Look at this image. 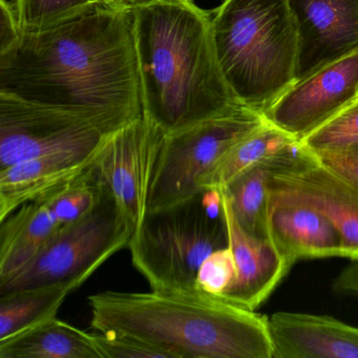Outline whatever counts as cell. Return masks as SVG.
Segmentation results:
<instances>
[{"instance_id": "5bb4252c", "label": "cell", "mask_w": 358, "mask_h": 358, "mask_svg": "<svg viewBox=\"0 0 358 358\" xmlns=\"http://www.w3.org/2000/svg\"><path fill=\"white\" fill-rule=\"evenodd\" d=\"M273 358H358V328L327 315L276 312L269 317Z\"/></svg>"}, {"instance_id": "277c9868", "label": "cell", "mask_w": 358, "mask_h": 358, "mask_svg": "<svg viewBox=\"0 0 358 358\" xmlns=\"http://www.w3.org/2000/svg\"><path fill=\"white\" fill-rule=\"evenodd\" d=\"M213 30L234 97L264 116L296 81L297 31L288 0H224Z\"/></svg>"}, {"instance_id": "ffe728a7", "label": "cell", "mask_w": 358, "mask_h": 358, "mask_svg": "<svg viewBox=\"0 0 358 358\" xmlns=\"http://www.w3.org/2000/svg\"><path fill=\"white\" fill-rule=\"evenodd\" d=\"M299 142L292 136L266 122L221 159L200 181L202 190L220 189L247 169L278 156Z\"/></svg>"}, {"instance_id": "8992f818", "label": "cell", "mask_w": 358, "mask_h": 358, "mask_svg": "<svg viewBox=\"0 0 358 358\" xmlns=\"http://www.w3.org/2000/svg\"><path fill=\"white\" fill-rule=\"evenodd\" d=\"M131 236L116 201L101 186L99 199L85 215L62 226L20 271L0 280V295L57 282L79 288L115 253L129 247Z\"/></svg>"}, {"instance_id": "44dd1931", "label": "cell", "mask_w": 358, "mask_h": 358, "mask_svg": "<svg viewBox=\"0 0 358 358\" xmlns=\"http://www.w3.org/2000/svg\"><path fill=\"white\" fill-rule=\"evenodd\" d=\"M77 289L71 282H57L0 295V339L57 315L66 297Z\"/></svg>"}, {"instance_id": "9a60e30c", "label": "cell", "mask_w": 358, "mask_h": 358, "mask_svg": "<svg viewBox=\"0 0 358 358\" xmlns=\"http://www.w3.org/2000/svg\"><path fill=\"white\" fill-rule=\"evenodd\" d=\"M269 240L294 265L299 259L343 257V236L329 217L306 205L269 202Z\"/></svg>"}, {"instance_id": "4fadbf2b", "label": "cell", "mask_w": 358, "mask_h": 358, "mask_svg": "<svg viewBox=\"0 0 358 358\" xmlns=\"http://www.w3.org/2000/svg\"><path fill=\"white\" fill-rule=\"evenodd\" d=\"M219 190L227 228L228 246L236 266V280L220 299L255 311L267 301L292 266L270 241L255 238L241 227L227 196L223 190Z\"/></svg>"}, {"instance_id": "d4e9b609", "label": "cell", "mask_w": 358, "mask_h": 358, "mask_svg": "<svg viewBox=\"0 0 358 358\" xmlns=\"http://www.w3.org/2000/svg\"><path fill=\"white\" fill-rule=\"evenodd\" d=\"M101 358H169L165 352L137 337L122 333H93Z\"/></svg>"}, {"instance_id": "ac0fdd59", "label": "cell", "mask_w": 358, "mask_h": 358, "mask_svg": "<svg viewBox=\"0 0 358 358\" xmlns=\"http://www.w3.org/2000/svg\"><path fill=\"white\" fill-rule=\"evenodd\" d=\"M0 358H101L93 333L56 316L0 339Z\"/></svg>"}, {"instance_id": "2e32d148", "label": "cell", "mask_w": 358, "mask_h": 358, "mask_svg": "<svg viewBox=\"0 0 358 358\" xmlns=\"http://www.w3.org/2000/svg\"><path fill=\"white\" fill-rule=\"evenodd\" d=\"M98 148L53 152L0 169V222L26 203L85 173Z\"/></svg>"}, {"instance_id": "7a4b0ae2", "label": "cell", "mask_w": 358, "mask_h": 358, "mask_svg": "<svg viewBox=\"0 0 358 358\" xmlns=\"http://www.w3.org/2000/svg\"><path fill=\"white\" fill-rule=\"evenodd\" d=\"M131 9L143 117L169 135L243 106L222 72L208 12L194 0Z\"/></svg>"}, {"instance_id": "4316f807", "label": "cell", "mask_w": 358, "mask_h": 358, "mask_svg": "<svg viewBox=\"0 0 358 358\" xmlns=\"http://www.w3.org/2000/svg\"><path fill=\"white\" fill-rule=\"evenodd\" d=\"M13 3L0 0V54L11 49L22 36Z\"/></svg>"}, {"instance_id": "484cf974", "label": "cell", "mask_w": 358, "mask_h": 358, "mask_svg": "<svg viewBox=\"0 0 358 358\" xmlns=\"http://www.w3.org/2000/svg\"><path fill=\"white\" fill-rule=\"evenodd\" d=\"M320 162L358 185V150L315 152Z\"/></svg>"}, {"instance_id": "e0dca14e", "label": "cell", "mask_w": 358, "mask_h": 358, "mask_svg": "<svg viewBox=\"0 0 358 358\" xmlns=\"http://www.w3.org/2000/svg\"><path fill=\"white\" fill-rule=\"evenodd\" d=\"M62 227L45 196L0 222V280L20 271Z\"/></svg>"}, {"instance_id": "7402d4cb", "label": "cell", "mask_w": 358, "mask_h": 358, "mask_svg": "<svg viewBox=\"0 0 358 358\" xmlns=\"http://www.w3.org/2000/svg\"><path fill=\"white\" fill-rule=\"evenodd\" d=\"M113 0H13L22 32H41L80 17Z\"/></svg>"}, {"instance_id": "83f0119b", "label": "cell", "mask_w": 358, "mask_h": 358, "mask_svg": "<svg viewBox=\"0 0 358 358\" xmlns=\"http://www.w3.org/2000/svg\"><path fill=\"white\" fill-rule=\"evenodd\" d=\"M332 290L338 294L358 296V259H352V263L333 280Z\"/></svg>"}, {"instance_id": "f546056e", "label": "cell", "mask_w": 358, "mask_h": 358, "mask_svg": "<svg viewBox=\"0 0 358 358\" xmlns=\"http://www.w3.org/2000/svg\"><path fill=\"white\" fill-rule=\"evenodd\" d=\"M356 148V150H358V146H355V148ZM350 150H351V148H350Z\"/></svg>"}, {"instance_id": "f1b7e54d", "label": "cell", "mask_w": 358, "mask_h": 358, "mask_svg": "<svg viewBox=\"0 0 358 358\" xmlns=\"http://www.w3.org/2000/svg\"><path fill=\"white\" fill-rule=\"evenodd\" d=\"M119 1H123V3H137V1H140V0H119Z\"/></svg>"}, {"instance_id": "52a82bcc", "label": "cell", "mask_w": 358, "mask_h": 358, "mask_svg": "<svg viewBox=\"0 0 358 358\" xmlns=\"http://www.w3.org/2000/svg\"><path fill=\"white\" fill-rule=\"evenodd\" d=\"M265 122L263 115L240 106L165 135L155 169L148 210L169 206L205 192L200 188L201 179Z\"/></svg>"}, {"instance_id": "ba28073f", "label": "cell", "mask_w": 358, "mask_h": 358, "mask_svg": "<svg viewBox=\"0 0 358 358\" xmlns=\"http://www.w3.org/2000/svg\"><path fill=\"white\" fill-rule=\"evenodd\" d=\"M165 135L158 125L141 117L108 134L92 164L94 176L112 194L133 234L148 210Z\"/></svg>"}, {"instance_id": "7c38bea8", "label": "cell", "mask_w": 358, "mask_h": 358, "mask_svg": "<svg viewBox=\"0 0 358 358\" xmlns=\"http://www.w3.org/2000/svg\"><path fill=\"white\" fill-rule=\"evenodd\" d=\"M297 31L295 83L358 52V0H288Z\"/></svg>"}, {"instance_id": "3957f363", "label": "cell", "mask_w": 358, "mask_h": 358, "mask_svg": "<svg viewBox=\"0 0 358 358\" xmlns=\"http://www.w3.org/2000/svg\"><path fill=\"white\" fill-rule=\"evenodd\" d=\"M91 327L137 337L169 358H273L269 317L199 291L87 297Z\"/></svg>"}, {"instance_id": "5b68a950", "label": "cell", "mask_w": 358, "mask_h": 358, "mask_svg": "<svg viewBox=\"0 0 358 358\" xmlns=\"http://www.w3.org/2000/svg\"><path fill=\"white\" fill-rule=\"evenodd\" d=\"M227 246L219 189L148 210L129 244L134 267L152 290L165 292L196 291L194 282L204 259Z\"/></svg>"}, {"instance_id": "30bf717a", "label": "cell", "mask_w": 358, "mask_h": 358, "mask_svg": "<svg viewBox=\"0 0 358 358\" xmlns=\"http://www.w3.org/2000/svg\"><path fill=\"white\" fill-rule=\"evenodd\" d=\"M269 202L306 205L331 220L343 236V257L358 259V185L299 144L269 181Z\"/></svg>"}, {"instance_id": "d6986e66", "label": "cell", "mask_w": 358, "mask_h": 358, "mask_svg": "<svg viewBox=\"0 0 358 358\" xmlns=\"http://www.w3.org/2000/svg\"><path fill=\"white\" fill-rule=\"evenodd\" d=\"M299 142L278 156L250 167L225 187L220 188L227 196L241 227L255 238L270 241L268 232L270 178L282 163L290 158Z\"/></svg>"}, {"instance_id": "8fae6325", "label": "cell", "mask_w": 358, "mask_h": 358, "mask_svg": "<svg viewBox=\"0 0 358 358\" xmlns=\"http://www.w3.org/2000/svg\"><path fill=\"white\" fill-rule=\"evenodd\" d=\"M358 101V52L295 83L264 118L299 141Z\"/></svg>"}, {"instance_id": "9c48e42d", "label": "cell", "mask_w": 358, "mask_h": 358, "mask_svg": "<svg viewBox=\"0 0 358 358\" xmlns=\"http://www.w3.org/2000/svg\"><path fill=\"white\" fill-rule=\"evenodd\" d=\"M108 135L74 113L0 94V169L53 152L94 150Z\"/></svg>"}, {"instance_id": "603a6c76", "label": "cell", "mask_w": 358, "mask_h": 358, "mask_svg": "<svg viewBox=\"0 0 358 358\" xmlns=\"http://www.w3.org/2000/svg\"><path fill=\"white\" fill-rule=\"evenodd\" d=\"M301 142L314 152H338L358 146V101Z\"/></svg>"}, {"instance_id": "cb8c5ba5", "label": "cell", "mask_w": 358, "mask_h": 358, "mask_svg": "<svg viewBox=\"0 0 358 358\" xmlns=\"http://www.w3.org/2000/svg\"><path fill=\"white\" fill-rule=\"evenodd\" d=\"M236 266L229 246L217 249L203 262L196 274L194 288L199 292L222 297L234 284Z\"/></svg>"}, {"instance_id": "6da1fadb", "label": "cell", "mask_w": 358, "mask_h": 358, "mask_svg": "<svg viewBox=\"0 0 358 358\" xmlns=\"http://www.w3.org/2000/svg\"><path fill=\"white\" fill-rule=\"evenodd\" d=\"M0 94L74 113L106 134L143 117L131 3L22 32L0 54Z\"/></svg>"}]
</instances>
